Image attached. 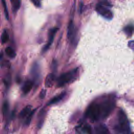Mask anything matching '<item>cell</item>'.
<instances>
[{"label":"cell","mask_w":134,"mask_h":134,"mask_svg":"<svg viewBox=\"0 0 134 134\" xmlns=\"http://www.w3.org/2000/svg\"><path fill=\"white\" fill-rule=\"evenodd\" d=\"M117 116H118V123L115 126V130L118 133H129L130 125L125 112L122 110H120Z\"/></svg>","instance_id":"6da1fadb"},{"label":"cell","mask_w":134,"mask_h":134,"mask_svg":"<svg viewBox=\"0 0 134 134\" xmlns=\"http://www.w3.org/2000/svg\"><path fill=\"white\" fill-rule=\"evenodd\" d=\"M98 104L100 113V120L107 118L112 113L115 106L114 100L111 98H108L102 100L98 103Z\"/></svg>","instance_id":"7a4b0ae2"},{"label":"cell","mask_w":134,"mask_h":134,"mask_svg":"<svg viewBox=\"0 0 134 134\" xmlns=\"http://www.w3.org/2000/svg\"><path fill=\"white\" fill-rule=\"evenodd\" d=\"M86 115L92 122H95L100 120V113L98 102L92 103L88 108Z\"/></svg>","instance_id":"3957f363"},{"label":"cell","mask_w":134,"mask_h":134,"mask_svg":"<svg viewBox=\"0 0 134 134\" xmlns=\"http://www.w3.org/2000/svg\"><path fill=\"white\" fill-rule=\"evenodd\" d=\"M78 72V68H76L68 72L61 74L57 80V87H61L64 86L66 84L72 82L76 79Z\"/></svg>","instance_id":"277c9868"},{"label":"cell","mask_w":134,"mask_h":134,"mask_svg":"<svg viewBox=\"0 0 134 134\" xmlns=\"http://www.w3.org/2000/svg\"><path fill=\"white\" fill-rule=\"evenodd\" d=\"M96 11L99 14L106 19L111 20L113 18V15L112 12L106 7L105 5L102 4L101 3H99L96 5Z\"/></svg>","instance_id":"5b68a950"},{"label":"cell","mask_w":134,"mask_h":134,"mask_svg":"<svg viewBox=\"0 0 134 134\" xmlns=\"http://www.w3.org/2000/svg\"><path fill=\"white\" fill-rule=\"evenodd\" d=\"M58 30V28H53L50 29L49 30V33H48V43L45 46V47L43 49V52L45 53L46 52L47 50L49 48L50 46L52 45L55 35L57 31Z\"/></svg>","instance_id":"8992f818"},{"label":"cell","mask_w":134,"mask_h":134,"mask_svg":"<svg viewBox=\"0 0 134 134\" xmlns=\"http://www.w3.org/2000/svg\"><path fill=\"white\" fill-rule=\"evenodd\" d=\"M75 27L72 21H70L68 26V30H67V37L68 38L72 41L74 39L75 36Z\"/></svg>","instance_id":"52a82bcc"},{"label":"cell","mask_w":134,"mask_h":134,"mask_svg":"<svg viewBox=\"0 0 134 134\" xmlns=\"http://www.w3.org/2000/svg\"><path fill=\"white\" fill-rule=\"evenodd\" d=\"M55 75L54 73H49L46 77L45 80V86L47 88H51L55 82Z\"/></svg>","instance_id":"ba28073f"},{"label":"cell","mask_w":134,"mask_h":134,"mask_svg":"<svg viewBox=\"0 0 134 134\" xmlns=\"http://www.w3.org/2000/svg\"><path fill=\"white\" fill-rule=\"evenodd\" d=\"M65 95H66V93L65 92H63L60 93L59 95L56 96V97H54L50 100L49 102L48 103V105L56 104L59 102L60 100H61L65 97Z\"/></svg>","instance_id":"9c48e42d"},{"label":"cell","mask_w":134,"mask_h":134,"mask_svg":"<svg viewBox=\"0 0 134 134\" xmlns=\"http://www.w3.org/2000/svg\"><path fill=\"white\" fill-rule=\"evenodd\" d=\"M77 131L79 133H91V127L88 124H82L77 128Z\"/></svg>","instance_id":"30bf717a"},{"label":"cell","mask_w":134,"mask_h":134,"mask_svg":"<svg viewBox=\"0 0 134 134\" xmlns=\"http://www.w3.org/2000/svg\"><path fill=\"white\" fill-rule=\"evenodd\" d=\"M33 87V82L31 81H26L22 87V91L24 94H27L32 89Z\"/></svg>","instance_id":"8fae6325"},{"label":"cell","mask_w":134,"mask_h":134,"mask_svg":"<svg viewBox=\"0 0 134 134\" xmlns=\"http://www.w3.org/2000/svg\"><path fill=\"white\" fill-rule=\"evenodd\" d=\"M32 106L30 105H27L25 108L23 109V110L20 112L19 116L21 119H24L25 117L28 116V115L31 112Z\"/></svg>","instance_id":"7c38bea8"},{"label":"cell","mask_w":134,"mask_h":134,"mask_svg":"<svg viewBox=\"0 0 134 134\" xmlns=\"http://www.w3.org/2000/svg\"><path fill=\"white\" fill-rule=\"evenodd\" d=\"M10 1L12 6V11L14 13H16L20 8L21 0H10Z\"/></svg>","instance_id":"4fadbf2b"},{"label":"cell","mask_w":134,"mask_h":134,"mask_svg":"<svg viewBox=\"0 0 134 134\" xmlns=\"http://www.w3.org/2000/svg\"><path fill=\"white\" fill-rule=\"evenodd\" d=\"M95 132L97 133H110L107 128L103 125H98L95 127Z\"/></svg>","instance_id":"5bb4252c"},{"label":"cell","mask_w":134,"mask_h":134,"mask_svg":"<svg viewBox=\"0 0 134 134\" xmlns=\"http://www.w3.org/2000/svg\"><path fill=\"white\" fill-rule=\"evenodd\" d=\"M45 111L44 109H43L40 111L38 115V123L37 126L39 128H41L43 124L44 119H45Z\"/></svg>","instance_id":"9a60e30c"},{"label":"cell","mask_w":134,"mask_h":134,"mask_svg":"<svg viewBox=\"0 0 134 134\" xmlns=\"http://www.w3.org/2000/svg\"><path fill=\"white\" fill-rule=\"evenodd\" d=\"M124 31L127 35L130 36L134 32V26L131 25H127L124 28Z\"/></svg>","instance_id":"2e32d148"},{"label":"cell","mask_w":134,"mask_h":134,"mask_svg":"<svg viewBox=\"0 0 134 134\" xmlns=\"http://www.w3.org/2000/svg\"><path fill=\"white\" fill-rule=\"evenodd\" d=\"M5 52L6 54L7 55V56H9L10 58H14L15 57L16 54L14 50L10 47H7V48H6Z\"/></svg>","instance_id":"e0dca14e"},{"label":"cell","mask_w":134,"mask_h":134,"mask_svg":"<svg viewBox=\"0 0 134 134\" xmlns=\"http://www.w3.org/2000/svg\"><path fill=\"white\" fill-rule=\"evenodd\" d=\"M9 39V35L6 30H4L1 35V41L2 44L6 43Z\"/></svg>","instance_id":"ac0fdd59"},{"label":"cell","mask_w":134,"mask_h":134,"mask_svg":"<svg viewBox=\"0 0 134 134\" xmlns=\"http://www.w3.org/2000/svg\"><path fill=\"white\" fill-rule=\"evenodd\" d=\"M36 109H35L34 111H31L30 112V113L28 115L27 119H26V120L25 121V124L26 126H28L30 124L31 120V119H32V116H33L34 114V113L36 112Z\"/></svg>","instance_id":"d6986e66"},{"label":"cell","mask_w":134,"mask_h":134,"mask_svg":"<svg viewBox=\"0 0 134 134\" xmlns=\"http://www.w3.org/2000/svg\"><path fill=\"white\" fill-rule=\"evenodd\" d=\"M9 103L7 102H5L3 103V107H2V111H3L4 116H5L7 115V114L8 113V112H9Z\"/></svg>","instance_id":"ffe728a7"},{"label":"cell","mask_w":134,"mask_h":134,"mask_svg":"<svg viewBox=\"0 0 134 134\" xmlns=\"http://www.w3.org/2000/svg\"><path fill=\"white\" fill-rule=\"evenodd\" d=\"M2 2V4L3 5V7H4V14L5 15V17L7 20H9V12L7 10V8L6 6V2L5 0H1Z\"/></svg>","instance_id":"44dd1931"},{"label":"cell","mask_w":134,"mask_h":134,"mask_svg":"<svg viewBox=\"0 0 134 134\" xmlns=\"http://www.w3.org/2000/svg\"><path fill=\"white\" fill-rule=\"evenodd\" d=\"M31 2L36 7H39L41 6V0H30Z\"/></svg>","instance_id":"7402d4cb"},{"label":"cell","mask_w":134,"mask_h":134,"mask_svg":"<svg viewBox=\"0 0 134 134\" xmlns=\"http://www.w3.org/2000/svg\"><path fill=\"white\" fill-rule=\"evenodd\" d=\"M46 94V90L45 89H42L39 94V97L41 99H43L45 98Z\"/></svg>","instance_id":"603a6c76"},{"label":"cell","mask_w":134,"mask_h":134,"mask_svg":"<svg viewBox=\"0 0 134 134\" xmlns=\"http://www.w3.org/2000/svg\"><path fill=\"white\" fill-rule=\"evenodd\" d=\"M128 45L131 48H133L134 47V40L133 41H129V44H128Z\"/></svg>","instance_id":"cb8c5ba5"}]
</instances>
